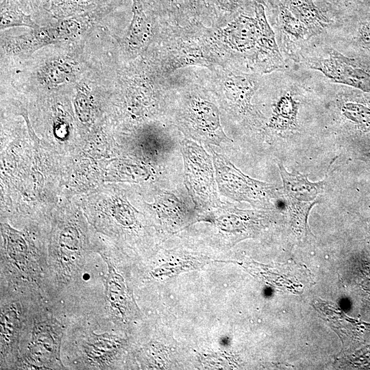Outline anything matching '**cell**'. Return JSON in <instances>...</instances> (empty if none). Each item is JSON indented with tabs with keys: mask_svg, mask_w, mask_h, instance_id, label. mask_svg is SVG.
I'll return each mask as SVG.
<instances>
[{
	"mask_svg": "<svg viewBox=\"0 0 370 370\" xmlns=\"http://www.w3.org/2000/svg\"><path fill=\"white\" fill-rule=\"evenodd\" d=\"M110 0H53L52 10L57 14H70L84 11L103 5Z\"/></svg>",
	"mask_w": 370,
	"mask_h": 370,
	"instance_id": "e0dca14e",
	"label": "cell"
},
{
	"mask_svg": "<svg viewBox=\"0 0 370 370\" xmlns=\"http://www.w3.org/2000/svg\"><path fill=\"white\" fill-rule=\"evenodd\" d=\"M184 184L199 212L223 201L219 193L213 160L202 145L184 136L181 141Z\"/></svg>",
	"mask_w": 370,
	"mask_h": 370,
	"instance_id": "8992f818",
	"label": "cell"
},
{
	"mask_svg": "<svg viewBox=\"0 0 370 370\" xmlns=\"http://www.w3.org/2000/svg\"><path fill=\"white\" fill-rule=\"evenodd\" d=\"M217 84L211 92L215 96L223 117L250 132L258 119L254 97L263 75L243 71L227 66L215 72Z\"/></svg>",
	"mask_w": 370,
	"mask_h": 370,
	"instance_id": "3957f363",
	"label": "cell"
},
{
	"mask_svg": "<svg viewBox=\"0 0 370 370\" xmlns=\"http://www.w3.org/2000/svg\"><path fill=\"white\" fill-rule=\"evenodd\" d=\"M218 190L221 195L237 202H247L260 210H271L281 195L282 187L252 178L244 173L225 155L210 146Z\"/></svg>",
	"mask_w": 370,
	"mask_h": 370,
	"instance_id": "5b68a950",
	"label": "cell"
},
{
	"mask_svg": "<svg viewBox=\"0 0 370 370\" xmlns=\"http://www.w3.org/2000/svg\"><path fill=\"white\" fill-rule=\"evenodd\" d=\"M133 1V18L127 34L128 44L132 49L142 47L151 36V23L147 15L145 0Z\"/></svg>",
	"mask_w": 370,
	"mask_h": 370,
	"instance_id": "7c38bea8",
	"label": "cell"
},
{
	"mask_svg": "<svg viewBox=\"0 0 370 370\" xmlns=\"http://www.w3.org/2000/svg\"><path fill=\"white\" fill-rule=\"evenodd\" d=\"M324 1V5L325 6L330 5L332 7H334V5L339 6L340 5V10L343 9L344 8L354 3V2H356L360 0H321ZM337 11V12H338Z\"/></svg>",
	"mask_w": 370,
	"mask_h": 370,
	"instance_id": "d6986e66",
	"label": "cell"
},
{
	"mask_svg": "<svg viewBox=\"0 0 370 370\" xmlns=\"http://www.w3.org/2000/svg\"><path fill=\"white\" fill-rule=\"evenodd\" d=\"M50 0H30V3L34 7H40L46 5Z\"/></svg>",
	"mask_w": 370,
	"mask_h": 370,
	"instance_id": "ffe728a7",
	"label": "cell"
},
{
	"mask_svg": "<svg viewBox=\"0 0 370 370\" xmlns=\"http://www.w3.org/2000/svg\"><path fill=\"white\" fill-rule=\"evenodd\" d=\"M31 350L34 359L47 362L53 358H57L58 340H56L51 332L47 328L36 331L34 335Z\"/></svg>",
	"mask_w": 370,
	"mask_h": 370,
	"instance_id": "5bb4252c",
	"label": "cell"
},
{
	"mask_svg": "<svg viewBox=\"0 0 370 370\" xmlns=\"http://www.w3.org/2000/svg\"><path fill=\"white\" fill-rule=\"evenodd\" d=\"M312 73L318 92L330 101L341 126L356 134H370V93L326 82Z\"/></svg>",
	"mask_w": 370,
	"mask_h": 370,
	"instance_id": "ba28073f",
	"label": "cell"
},
{
	"mask_svg": "<svg viewBox=\"0 0 370 370\" xmlns=\"http://www.w3.org/2000/svg\"><path fill=\"white\" fill-rule=\"evenodd\" d=\"M115 343L112 337L108 334L91 336L85 347L86 356L91 360L100 362L108 359V356L113 352Z\"/></svg>",
	"mask_w": 370,
	"mask_h": 370,
	"instance_id": "2e32d148",
	"label": "cell"
},
{
	"mask_svg": "<svg viewBox=\"0 0 370 370\" xmlns=\"http://www.w3.org/2000/svg\"><path fill=\"white\" fill-rule=\"evenodd\" d=\"M369 154L370 155V151H369Z\"/></svg>",
	"mask_w": 370,
	"mask_h": 370,
	"instance_id": "44dd1931",
	"label": "cell"
},
{
	"mask_svg": "<svg viewBox=\"0 0 370 370\" xmlns=\"http://www.w3.org/2000/svg\"><path fill=\"white\" fill-rule=\"evenodd\" d=\"M284 3L310 32L324 40L334 20L328 11L318 5L314 0H279Z\"/></svg>",
	"mask_w": 370,
	"mask_h": 370,
	"instance_id": "30bf717a",
	"label": "cell"
},
{
	"mask_svg": "<svg viewBox=\"0 0 370 370\" xmlns=\"http://www.w3.org/2000/svg\"><path fill=\"white\" fill-rule=\"evenodd\" d=\"M14 310L7 311L1 319V339L8 343L13 336L18 322V317Z\"/></svg>",
	"mask_w": 370,
	"mask_h": 370,
	"instance_id": "ac0fdd59",
	"label": "cell"
},
{
	"mask_svg": "<svg viewBox=\"0 0 370 370\" xmlns=\"http://www.w3.org/2000/svg\"><path fill=\"white\" fill-rule=\"evenodd\" d=\"M293 66L312 71L326 82L370 93V65L323 41L307 51Z\"/></svg>",
	"mask_w": 370,
	"mask_h": 370,
	"instance_id": "277c9868",
	"label": "cell"
},
{
	"mask_svg": "<svg viewBox=\"0 0 370 370\" xmlns=\"http://www.w3.org/2000/svg\"><path fill=\"white\" fill-rule=\"evenodd\" d=\"M197 218L211 220L219 230L241 238L251 236L264 227L271 217L268 210L241 209L223 200L217 207L199 212Z\"/></svg>",
	"mask_w": 370,
	"mask_h": 370,
	"instance_id": "9c48e42d",
	"label": "cell"
},
{
	"mask_svg": "<svg viewBox=\"0 0 370 370\" xmlns=\"http://www.w3.org/2000/svg\"><path fill=\"white\" fill-rule=\"evenodd\" d=\"M278 168L283 184L286 201L311 202L317 201V197L325 188V178L319 182H310L308 175L293 170L286 171L283 164L278 162Z\"/></svg>",
	"mask_w": 370,
	"mask_h": 370,
	"instance_id": "8fae6325",
	"label": "cell"
},
{
	"mask_svg": "<svg viewBox=\"0 0 370 370\" xmlns=\"http://www.w3.org/2000/svg\"><path fill=\"white\" fill-rule=\"evenodd\" d=\"M166 121L185 137L210 146L228 158L234 151V140L223 127V114L212 92L190 86L169 92Z\"/></svg>",
	"mask_w": 370,
	"mask_h": 370,
	"instance_id": "7a4b0ae2",
	"label": "cell"
},
{
	"mask_svg": "<svg viewBox=\"0 0 370 370\" xmlns=\"http://www.w3.org/2000/svg\"><path fill=\"white\" fill-rule=\"evenodd\" d=\"M221 35L230 67L260 75L288 68L261 3L255 2L254 16L239 14Z\"/></svg>",
	"mask_w": 370,
	"mask_h": 370,
	"instance_id": "6da1fadb",
	"label": "cell"
},
{
	"mask_svg": "<svg viewBox=\"0 0 370 370\" xmlns=\"http://www.w3.org/2000/svg\"><path fill=\"white\" fill-rule=\"evenodd\" d=\"M12 25H26L34 28L38 27L30 16L21 10L17 0H1V28Z\"/></svg>",
	"mask_w": 370,
	"mask_h": 370,
	"instance_id": "9a60e30c",
	"label": "cell"
},
{
	"mask_svg": "<svg viewBox=\"0 0 370 370\" xmlns=\"http://www.w3.org/2000/svg\"><path fill=\"white\" fill-rule=\"evenodd\" d=\"M318 201L298 202L286 201L290 217L291 228L299 238H306L311 234L308 224V218L311 209Z\"/></svg>",
	"mask_w": 370,
	"mask_h": 370,
	"instance_id": "4fadbf2b",
	"label": "cell"
},
{
	"mask_svg": "<svg viewBox=\"0 0 370 370\" xmlns=\"http://www.w3.org/2000/svg\"><path fill=\"white\" fill-rule=\"evenodd\" d=\"M324 41L339 52L370 65V0H360L334 16Z\"/></svg>",
	"mask_w": 370,
	"mask_h": 370,
	"instance_id": "52a82bcc",
	"label": "cell"
}]
</instances>
